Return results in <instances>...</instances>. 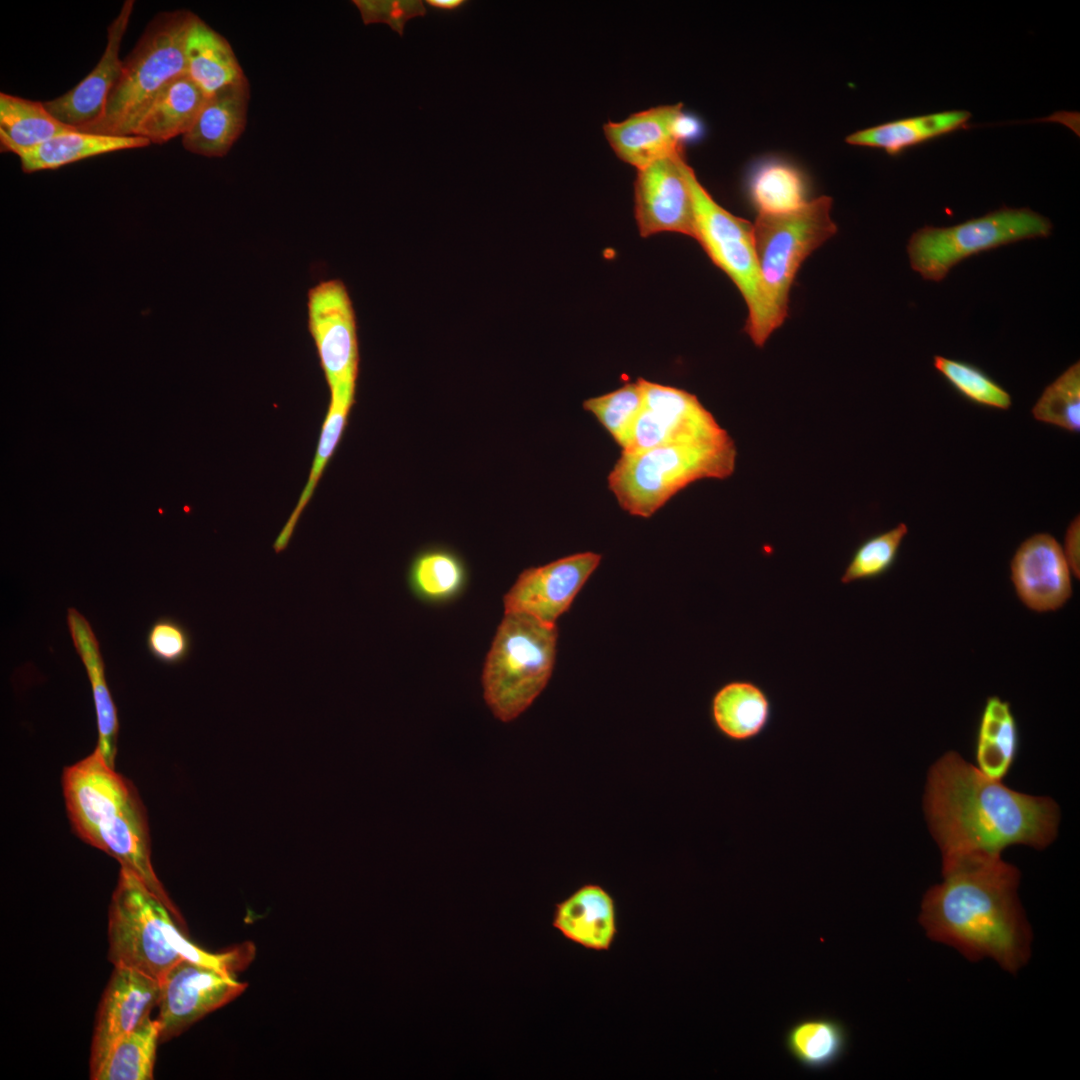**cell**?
Returning <instances> with one entry per match:
<instances>
[{
  "label": "cell",
  "mask_w": 1080,
  "mask_h": 1080,
  "mask_svg": "<svg viewBox=\"0 0 1080 1080\" xmlns=\"http://www.w3.org/2000/svg\"><path fill=\"white\" fill-rule=\"evenodd\" d=\"M923 804L942 867L1001 857L1013 845L1041 850L1058 833L1060 811L1051 798L1015 791L953 751L930 768Z\"/></svg>",
  "instance_id": "6da1fadb"
},
{
  "label": "cell",
  "mask_w": 1080,
  "mask_h": 1080,
  "mask_svg": "<svg viewBox=\"0 0 1080 1080\" xmlns=\"http://www.w3.org/2000/svg\"><path fill=\"white\" fill-rule=\"evenodd\" d=\"M1019 869L1002 857L942 867L924 894L919 924L926 936L969 961L990 959L1017 974L1031 957L1033 934L1018 897Z\"/></svg>",
  "instance_id": "7a4b0ae2"
},
{
  "label": "cell",
  "mask_w": 1080,
  "mask_h": 1080,
  "mask_svg": "<svg viewBox=\"0 0 1080 1080\" xmlns=\"http://www.w3.org/2000/svg\"><path fill=\"white\" fill-rule=\"evenodd\" d=\"M62 789L76 835L133 872L184 924L153 869L147 813L132 782L95 748L64 769Z\"/></svg>",
  "instance_id": "3957f363"
},
{
  "label": "cell",
  "mask_w": 1080,
  "mask_h": 1080,
  "mask_svg": "<svg viewBox=\"0 0 1080 1080\" xmlns=\"http://www.w3.org/2000/svg\"><path fill=\"white\" fill-rule=\"evenodd\" d=\"M183 923L133 872L121 867L108 911V959L161 980L187 959L235 974L254 959L250 942L208 952L189 940Z\"/></svg>",
  "instance_id": "277c9868"
},
{
  "label": "cell",
  "mask_w": 1080,
  "mask_h": 1080,
  "mask_svg": "<svg viewBox=\"0 0 1080 1080\" xmlns=\"http://www.w3.org/2000/svg\"><path fill=\"white\" fill-rule=\"evenodd\" d=\"M736 456V445L728 432L621 453L608 475V487L623 510L648 518L689 484L730 477Z\"/></svg>",
  "instance_id": "5b68a950"
},
{
  "label": "cell",
  "mask_w": 1080,
  "mask_h": 1080,
  "mask_svg": "<svg viewBox=\"0 0 1080 1080\" xmlns=\"http://www.w3.org/2000/svg\"><path fill=\"white\" fill-rule=\"evenodd\" d=\"M557 637L556 625L504 613L482 673L484 699L496 718L516 719L543 691L552 675Z\"/></svg>",
  "instance_id": "8992f818"
},
{
  "label": "cell",
  "mask_w": 1080,
  "mask_h": 1080,
  "mask_svg": "<svg viewBox=\"0 0 1080 1080\" xmlns=\"http://www.w3.org/2000/svg\"><path fill=\"white\" fill-rule=\"evenodd\" d=\"M195 15L188 10L164 11L150 20L123 61L102 117L82 132L130 136L137 118L158 91L186 74L185 38Z\"/></svg>",
  "instance_id": "52a82bcc"
},
{
  "label": "cell",
  "mask_w": 1080,
  "mask_h": 1080,
  "mask_svg": "<svg viewBox=\"0 0 1080 1080\" xmlns=\"http://www.w3.org/2000/svg\"><path fill=\"white\" fill-rule=\"evenodd\" d=\"M684 172L692 198L694 239L740 291L748 309L745 331L757 347H763L778 327L761 279L753 224L719 205L687 162Z\"/></svg>",
  "instance_id": "ba28073f"
},
{
  "label": "cell",
  "mask_w": 1080,
  "mask_h": 1080,
  "mask_svg": "<svg viewBox=\"0 0 1080 1080\" xmlns=\"http://www.w3.org/2000/svg\"><path fill=\"white\" fill-rule=\"evenodd\" d=\"M832 199L820 196L783 214H759L753 224L758 265L777 327L788 314L789 291L804 260L836 231Z\"/></svg>",
  "instance_id": "9c48e42d"
},
{
  "label": "cell",
  "mask_w": 1080,
  "mask_h": 1080,
  "mask_svg": "<svg viewBox=\"0 0 1080 1080\" xmlns=\"http://www.w3.org/2000/svg\"><path fill=\"white\" fill-rule=\"evenodd\" d=\"M1051 221L1029 208L1006 206L950 227L925 226L907 245L912 269L923 279L942 281L964 259L1010 243L1048 237Z\"/></svg>",
  "instance_id": "30bf717a"
},
{
  "label": "cell",
  "mask_w": 1080,
  "mask_h": 1080,
  "mask_svg": "<svg viewBox=\"0 0 1080 1080\" xmlns=\"http://www.w3.org/2000/svg\"><path fill=\"white\" fill-rule=\"evenodd\" d=\"M308 329L330 392L355 390L359 371L356 315L344 283L322 280L308 292Z\"/></svg>",
  "instance_id": "8fae6325"
},
{
  "label": "cell",
  "mask_w": 1080,
  "mask_h": 1080,
  "mask_svg": "<svg viewBox=\"0 0 1080 1080\" xmlns=\"http://www.w3.org/2000/svg\"><path fill=\"white\" fill-rule=\"evenodd\" d=\"M160 1042L177 1037L207 1014L224 1006L245 989L233 973L182 959L159 981Z\"/></svg>",
  "instance_id": "7c38bea8"
},
{
  "label": "cell",
  "mask_w": 1080,
  "mask_h": 1080,
  "mask_svg": "<svg viewBox=\"0 0 1080 1080\" xmlns=\"http://www.w3.org/2000/svg\"><path fill=\"white\" fill-rule=\"evenodd\" d=\"M643 403L622 453L660 445L713 438L727 432L692 393L638 378Z\"/></svg>",
  "instance_id": "4fadbf2b"
},
{
  "label": "cell",
  "mask_w": 1080,
  "mask_h": 1080,
  "mask_svg": "<svg viewBox=\"0 0 1080 1080\" xmlns=\"http://www.w3.org/2000/svg\"><path fill=\"white\" fill-rule=\"evenodd\" d=\"M600 562V554L588 551L525 569L504 596V613H521L555 625Z\"/></svg>",
  "instance_id": "5bb4252c"
},
{
  "label": "cell",
  "mask_w": 1080,
  "mask_h": 1080,
  "mask_svg": "<svg viewBox=\"0 0 1080 1080\" xmlns=\"http://www.w3.org/2000/svg\"><path fill=\"white\" fill-rule=\"evenodd\" d=\"M685 162L681 151L638 169L634 182V214L642 237L661 232L695 237Z\"/></svg>",
  "instance_id": "9a60e30c"
},
{
  "label": "cell",
  "mask_w": 1080,
  "mask_h": 1080,
  "mask_svg": "<svg viewBox=\"0 0 1080 1080\" xmlns=\"http://www.w3.org/2000/svg\"><path fill=\"white\" fill-rule=\"evenodd\" d=\"M159 994V980L131 967L114 966L95 1018L90 1077L113 1045L150 1016L158 1005Z\"/></svg>",
  "instance_id": "2e32d148"
},
{
  "label": "cell",
  "mask_w": 1080,
  "mask_h": 1080,
  "mask_svg": "<svg viewBox=\"0 0 1080 1080\" xmlns=\"http://www.w3.org/2000/svg\"><path fill=\"white\" fill-rule=\"evenodd\" d=\"M603 129L616 155L638 170L683 151L684 139L698 132V124L677 103L634 113L621 122H608Z\"/></svg>",
  "instance_id": "e0dca14e"
},
{
  "label": "cell",
  "mask_w": 1080,
  "mask_h": 1080,
  "mask_svg": "<svg viewBox=\"0 0 1080 1080\" xmlns=\"http://www.w3.org/2000/svg\"><path fill=\"white\" fill-rule=\"evenodd\" d=\"M134 3L125 1L108 26L105 50L92 71L69 91L43 102L48 112L64 125L82 132L102 117L108 96L121 75L120 46Z\"/></svg>",
  "instance_id": "ac0fdd59"
},
{
  "label": "cell",
  "mask_w": 1080,
  "mask_h": 1080,
  "mask_svg": "<svg viewBox=\"0 0 1080 1080\" xmlns=\"http://www.w3.org/2000/svg\"><path fill=\"white\" fill-rule=\"evenodd\" d=\"M1069 566L1054 537L1037 534L1024 541L1012 562V581L1022 602L1043 612L1060 608L1071 596Z\"/></svg>",
  "instance_id": "d6986e66"
},
{
  "label": "cell",
  "mask_w": 1080,
  "mask_h": 1080,
  "mask_svg": "<svg viewBox=\"0 0 1080 1080\" xmlns=\"http://www.w3.org/2000/svg\"><path fill=\"white\" fill-rule=\"evenodd\" d=\"M249 92L246 79L208 97L182 135L183 147L204 157H224L246 127Z\"/></svg>",
  "instance_id": "ffe728a7"
},
{
  "label": "cell",
  "mask_w": 1080,
  "mask_h": 1080,
  "mask_svg": "<svg viewBox=\"0 0 1080 1080\" xmlns=\"http://www.w3.org/2000/svg\"><path fill=\"white\" fill-rule=\"evenodd\" d=\"M552 926L574 944L608 951L618 933L615 901L602 886L585 884L555 905Z\"/></svg>",
  "instance_id": "44dd1931"
},
{
  "label": "cell",
  "mask_w": 1080,
  "mask_h": 1080,
  "mask_svg": "<svg viewBox=\"0 0 1080 1080\" xmlns=\"http://www.w3.org/2000/svg\"><path fill=\"white\" fill-rule=\"evenodd\" d=\"M67 626L92 688L98 730L96 748L105 761L115 768L119 720L107 685L99 642L88 620L75 608L67 610Z\"/></svg>",
  "instance_id": "7402d4cb"
},
{
  "label": "cell",
  "mask_w": 1080,
  "mask_h": 1080,
  "mask_svg": "<svg viewBox=\"0 0 1080 1080\" xmlns=\"http://www.w3.org/2000/svg\"><path fill=\"white\" fill-rule=\"evenodd\" d=\"M205 93L187 75L167 82L137 118L130 136L163 144L184 135L207 100Z\"/></svg>",
  "instance_id": "603a6c76"
},
{
  "label": "cell",
  "mask_w": 1080,
  "mask_h": 1080,
  "mask_svg": "<svg viewBox=\"0 0 1080 1080\" xmlns=\"http://www.w3.org/2000/svg\"><path fill=\"white\" fill-rule=\"evenodd\" d=\"M186 74L207 97L246 80L230 43L197 15L185 38Z\"/></svg>",
  "instance_id": "cb8c5ba5"
},
{
  "label": "cell",
  "mask_w": 1080,
  "mask_h": 1080,
  "mask_svg": "<svg viewBox=\"0 0 1080 1080\" xmlns=\"http://www.w3.org/2000/svg\"><path fill=\"white\" fill-rule=\"evenodd\" d=\"M772 714L771 701L764 689L749 680L724 684L711 701V717L718 731L734 741L759 736Z\"/></svg>",
  "instance_id": "d4e9b609"
},
{
  "label": "cell",
  "mask_w": 1080,
  "mask_h": 1080,
  "mask_svg": "<svg viewBox=\"0 0 1080 1080\" xmlns=\"http://www.w3.org/2000/svg\"><path fill=\"white\" fill-rule=\"evenodd\" d=\"M1019 747L1018 725L1010 704L998 696L989 697L976 731L974 766L983 775L1003 781L1016 761Z\"/></svg>",
  "instance_id": "484cf974"
},
{
  "label": "cell",
  "mask_w": 1080,
  "mask_h": 1080,
  "mask_svg": "<svg viewBox=\"0 0 1080 1080\" xmlns=\"http://www.w3.org/2000/svg\"><path fill=\"white\" fill-rule=\"evenodd\" d=\"M151 143L137 136H112L73 131L16 153L22 171L33 173L119 150L142 148Z\"/></svg>",
  "instance_id": "4316f807"
},
{
  "label": "cell",
  "mask_w": 1080,
  "mask_h": 1080,
  "mask_svg": "<svg viewBox=\"0 0 1080 1080\" xmlns=\"http://www.w3.org/2000/svg\"><path fill=\"white\" fill-rule=\"evenodd\" d=\"M970 117V112L965 110L908 117L856 131L846 138V142L883 149L895 155L906 148L963 128Z\"/></svg>",
  "instance_id": "83f0119b"
},
{
  "label": "cell",
  "mask_w": 1080,
  "mask_h": 1080,
  "mask_svg": "<svg viewBox=\"0 0 1080 1080\" xmlns=\"http://www.w3.org/2000/svg\"><path fill=\"white\" fill-rule=\"evenodd\" d=\"M77 131L53 117L43 102L0 93L1 151L17 153Z\"/></svg>",
  "instance_id": "f1b7e54d"
},
{
  "label": "cell",
  "mask_w": 1080,
  "mask_h": 1080,
  "mask_svg": "<svg viewBox=\"0 0 1080 1080\" xmlns=\"http://www.w3.org/2000/svg\"><path fill=\"white\" fill-rule=\"evenodd\" d=\"M847 1044L846 1027L830 1017L801 1019L788 1029L785 1037L789 1054L811 1070L832 1066L843 1056Z\"/></svg>",
  "instance_id": "f546056e"
},
{
  "label": "cell",
  "mask_w": 1080,
  "mask_h": 1080,
  "mask_svg": "<svg viewBox=\"0 0 1080 1080\" xmlns=\"http://www.w3.org/2000/svg\"><path fill=\"white\" fill-rule=\"evenodd\" d=\"M160 1032L157 1020L146 1018L120 1038L90 1078L93 1080H151L154 1078Z\"/></svg>",
  "instance_id": "4dcf8cb0"
},
{
  "label": "cell",
  "mask_w": 1080,
  "mask_h": 1080,
  "mask_svg": "<svg viewBox=\"0 0 1080 1080\" xmlns=\"http://www.w3.org/2000/svg\"><path fill=\"white\" fill-rule=\"evenodd\" d=\"M331 399L329 408L322 426L320 439L311 467L308 481L300 495V498L274 542L273 548L276 553L284 550L293 535L295 526L304 507L309 502L319 478L343 434L347 418L354 403L355 390H341L330 392Z\"/></svg>",
  "instance_id": "1f68e13d"
},
{
  "label": "cell",
  "mask_w": 1080,
  "mask_h": 1080,
  "mask_svg": "<svg viewBox=\"0 0 1080 1080\" xmlns=\"http://www.w3.org/2000/svg\"><path fill=\"white\" fill-rule=\"evenodd\" d=\"M466 569L462 559L447 548L432 547L412 560L408 580L424 600L439 602L453 598L463 587Z\"/></svg>",
  "instance_id": "d6a6232c"
},
{
  "label": "cell",
  "mask_w": 1080,
  "mask_h": 1080,
  "mask_svg": "<svg viewBox=\"0 0 1080 1080\" xmlns=\"http://www.w3.org/2000/svg\"><path fill=\"white\" fill-rule=\"evenodd\" d=\"M750 194L759 214H783L803 206L806 185L795 167L783 162L761 165L750 181Z\"/></svg>",
  "instance_id": "836d02e7"
},
{
  "label": "cell",
  "mask_w": 1080,
  "mask_h": 1080,
  "mask_svg": "<svg viewBox=\"0 0 1080 1080\" xmlns=\"http://www.w3.org/2000/svg\"><path fill=\"white\" fill-rule=\"evenodd\" d=\"M642 403V388L637 379L610 393L585 400L583 408L597 418L623 451Z\"/></svg>",
  "instance_id": "e575fe53"
},
{
  "label": "cell",
  "mask_w": 1080,
  "mask_h": 1080,
  "mask_svg": "<svg viewBox=\"0 0 1080 1080\" xmlns=\"http://www.w3.org/2000/svg\"><path fill=\"white\" fill-rule=\"evenodd\" d=\"M907 533L906 524L900 523L861 542L841 575V583L873 580L886 574L893 567Z\"/></svg>",
  "instance_id": "d590c367"
},
{
  "label": "cell",
  "mask_w": 1080,
  "mask_h": 1080,
  "mask_svg": "<svg viewBox=\"0 0 1080 1080\" xmlns=\"http://www.w3.org/2000/svg\"><path fill=\"white\" fill-rule=\"evenodd\" d=\"M1038 421L1069 432L1080 429V364L1074 363L1049 384L1032 408Z\"/></svg>",
  "instance_id": "8d00e7d4"
},
{
  "label": "cell",
  "mask_w": 1080,
  "mask_h": 1080,
  "mask_svg": "<svg viewBox=\"0 0 1080 1080\" xmlns=\"http://www.w3.org/2000/svg\"><path fill=\"white\" fill-rule=\"evenodd\" d=\"M934 368L968 401L994 409L1007 410L1010 394L979 367L959 360L934 356Z\"/></svg>",
  "instance_id": "74e56055"
},
{
  "label": "cell",
  "mask_w": 1080,
  "mask_h": 1080,
  "mask_svg": "<svg viewBox=\"0 0 1080 1080\" xmlns=\"http://www.w3.org/2000/svg\"><path fill=\"white\" fill-rule=\"evenodd\" d=\"M150 655L165 665H178L187 660L192 650V637L188 629L171 617L154 621L146 635Z\"/></svg>",
  "instance_id": "f35d334b"
},
{
  "label": "cell",
  "mask_w": 1080,
  "mask_h": 1080,
  "mask_svg": "<svg viewBox=\"0 0 1080 1080\" xmlns=\"http://www.w3.org/2000/svg\"><path fill=\"white\" fill-rule=\"evenodd\" d=\"M358 8L364 25L385 23L403 36L405 24L415 17L427 14L421 0H353Z\"/></svg>",
  "instance_id": "ab89813d"
},
{
  "label": "cell",
  "mask_w": 1080,
  "mask_h": 1080,
  "mask_svg": "<svg viewBox=\"0 0 1080 1080\" xmlns=\"http://www.w3.org/2000/svg\"><path fill=\"white\" fill-rule=\"evenodd\" d=\"M1069 569L1079 578L1080 574V520L1077 516L1069 525L1063 550Z\"/></svg>",
  "instance_id": "60d3db41"
},
{
  "label": "cell",
  "mask_w": 1080,
  "mask_h": 1080,
  "mask_svg": "<svg viewBox=\"0 0 1080 1080\" xmlns=\"http://www.w3.org/2000/svg\"><path fill=\"white\" fill-rule=\"evenodd\" d=\"M425 3L438 11L453 12L461 9L468 1L466 0H426Z\"/></svg>",
  "instance_id": "b9f144b4"
}]
</instances>
